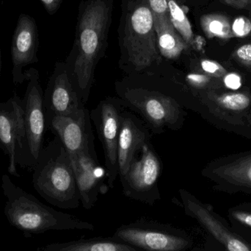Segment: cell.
Masks as SVG:
<instances>
[{
	"label": "cell",
	"mask_w": 251,
	"mask_h": 251,
	"mask_svg": "<svg viewBox=\"0 0 251 251\" xmlns=\"http://www.w3.org/2000/svg\"><path fill=\"white\" fill-rule=\"evenodd\" d=\"M32 170L34 189L49 203L65 210L80 206L72 160L58 137L43 147Z\"/></svg>",
	"instance_id": "2"
},
{
	"label": "cell",
	"mask_w": 251,
	"mask_h": 251,
	"mask_svg": "<svg viewBox=\"0 0 251 251\" xmlns=\"http://www.w3.org/2000/svg\"><path fill=\"white\" fill-rule=\"evenodd\" d=\"M226 4L235 8H245L251 4V0H224Z\"/></svg>",
	"instance_id": "30"
},
{
	"label": "cell",
	"mask_w": 251,
	"mask_h": 251,
	"mask_svg": "<svg viewBox=\"0 0 251 251\" xmlns=\"http://www.w3.org/2000/svg\"><path fill=\"white\" fill-rule=\"evenodd\" d=\"M38 31L35 21L26 14L20 15L12 42L13 82L22 84L26 81V72L22 69L37 61Z\"/></svg>",
	"instance_id": "14"
},
{
	"label": "cell",
	"mask_w": 251,
	"mask_h": 251,
	"mask_svg": "<svg viewBox=\"0 0 251 251\" xmlns=\"http://www.w3.org/2000/svg\"><path fill=\"white\" fill-rule=\"evenodd\" d=\"M224 84L230 89H238L242 85L241 77L236 73H227L224 76Z\"/></svg>",
	"instance_id": "28"
},
{
	"label": "cell",
	"mask_w": 251,
	"mask_h": 251,
	"mask_svg": "<svg viewBox=\"0 0 251 251\" xmlns=\"http://www.w3.org/2000/svg\"><path fill=\"white\" fill-rule=\"evenodd\" d=\"M201 66L205 73L212 76L216 77V78H221L226 75V69L218 62L215 60H208V59H203L201 61Z\"/></svg>",
	"instance_id": "24"
},
{
	"label": "cell",
	"mask_w": 251,
	"mask_h": 251,
	"mask_svg": "<svg viewBox=\"0 0 251 251\" xmlns=\"http://www.w3.org/2000/svg\"><path fill=\"white\" fill-rule=\"evenodd\" d=\"M38 251H137V249L114 237H94L66 243H51L37 249Z\"/></svg>",
	"instance_id": "17"
},
{
	"label": "cell",
	"mask_w": 251,
	"mask_h": 251,
	"mask_svg": "<svg viewBox=\"0 0 251 251\" xmlns=\"http://www.w3.org/2000/svg\"><path fill=\"white\" fill-rule=\"evenodd\" d=\"M108 11L104 0H95L87 6L81 19L79 54L74 71L79 95L84 104L88 100L94 64L102 45Z\"/></svg>",
	"instance_id": "4"
},
{
	"label": "cell",
	"mask_w": 251,
	"mask_h": 251,
	"mask_svg": "<svg viewBox=\"0 0 251 251\" xmlns=\"http://www.w3.org/2000/svg\"><path fill=\"white\" fill-rule=\"evenodd\" d=\"M234 217L239 222L251 227V214L236 212L234 213Z\"/></svg>",
	"instance_id": "29"
},
{
	"label": "cell",
	"mask_w": 251,
	"mask_h": 251,
	"mask_svg": "<svg viewBox=\"0 0 251 251\" xmlns=\"http://www.w3.org/2000/svg\"><path fill=\"white\" fill-rule=\"evenodd\" d=\"M118 94L125 106L138 115L156 135L177 131L185 122L188 103L174 93L147 86L125 85Z\"/></svg>",
	"instance_id": "3"
},
{
	"label": "cell",
	"mask_w": 251,
	"mask_h": 251,
	"mask_svg": "<svg viewBox=\"0 0 251 251\" xmlns=\"http://www.w3.org/2000/svg\"><path fill=\"white\" fill-rule=\"evenodd\" d=\"M0 68H1V54H0Z\"/></svg>",
	"instance_id": "32"
},
{
	"label": "cell",
	"mask_w": 251,
	"mask_h": 251,
	"mask_svg": "<svg viewBox=\"0 0 251 251\" xmlns=\"http://www.w3.org/2000/svg\"><path fill=\"white\" fill-rule=\"evenodd\" d=\"M186 80L190 85L198 88H203L210 82L209 76L202 74H189Z\"/></svg>",
	"instance_id": "27"
},
{
	"label": "cell",
	"mask_w": 251,
	"mask_h": 251,
	"mask_svg": "<svg viewBox=\"0 0 251 251\" xmlns=\"http://www.w3.org/2000/svg\"><path fill=\"white\" fill-rule=\"evenodd\" d=\"M80 195L81 204L86 210L92 209L103 188L105 169L99 163L96 150H84L69 155Z\"/></svg>",
	"instance_id": "12"
},
{
	"label": "cell",
	"mask_w": 251,
	"mask_h": 251,
	"mask_svg": "<svg viewBox=\"0 0 251 251\" xmlns=\"http://www.w3.org/2000/svg\"><path fill=\"white\" fill-rule=\"evenodd\" d=\"M45 116L71 115L85 109L84 103L66 71L59 72L49 85L44 97Z\"/></svg>",
	"instance_id": "15"
},
{
	"label": "cell",
	"mask_w": 251,
	"mask_h": 251,
	"mask_svg": "<svg viewBox=\"0 0 251 251\" xmlns=\"http://www.w3.org/2000/svg\"><path fill=\"white\" fill-rule=\"evenodd\" d=\"M217 103L228 110L240 112L248 109L251 98L244 93H227L216 98Z\"/></svg>",
	"instance_id": "22"
},
{
	"label": "cell",
	"mask_w": 251,
	"mask_h": 251,
	"mask_svg": "<svg viewBox=\"0 0 251 251\" xmlns=\"http://www.w3.org/2000/svg\"><path fill=\"white\" fill-rule=\"evenodd\" d=\"M29 81L23 100L25 111V138L17 165L22 168L33 169L43 149L47 128L44 106V94L37 71L26 72Z\"/></svg>",
	"instance_id": "6"
},
{
	"label": "cell",
	"mask_w": 251,
	"mask_h": 251,
	"mask_svg": "<svg viewBox=\"0 0 251 251\" xmlns=\"http://www.w3.org/2000/svg\"><path fill=\"white\" fill-rule=\"evenodd\" d=\"M168 2L169 0H149L152 13L156 16H170Z\"/></svg>",
	"instance_id": "26"
},
{
	"label": "cell",
	"mask_w": 251,
	"mask_h": 251,
	"mask_svg": "<svg viewBox=\"0 0 251 251\" xmlns=\"http://www.w3.org/2000/svg\"><path fill=\"white\" fill-rule=\"evenodd\" d=\"M203 173L237 187L251 188V156L236 159L222 166L208 167Z\"/></svg>",
	"instance_id": "19"
},
{
	"label": "cell",
	"mask_w": 251,
	"mask_h": 251,
	"mask_svg": "<svg viewBox=\"0 0 251 251\" xmlns=\"http://www.w3.org/2000/svg\"><path fill=\"white\" fill-rule=\"evenodd\" d=\"M159 53L168 59H176L189 45L177 32L170 16L153 15Z\"/></svg>",
	"instance_id": "18"
},
{
	"label": "cell",
	"mask_w": 251,
	"mask_h": 251,
	"mask_svg": "<svg viewBox=\"0 0 251 251\" xmlns=\"http://www.w3.org/2000/svg\"><path fill=\"white\" fill-rule=\"evenodd\" d=\"M200 22L203 32L209 38L226 40L234 37L231 30V22L224 15L218 13L204 15L201 18Z\"/></svg>",
	"instance_id": "20"
},
{
	"label": "cell",
	"mask_w": 251,
	"mask_h": 251,
	"mask_svg": "<svg viewBox=\"0 0 251 251\" xmlns=\"http://www.w3.org/2000/svg\"><path fill=\"white\" fill-rule=\"evenodd\" d=\"M125 46L128 60L140 72L159 61V50L153 13L150 7L143 4L136 7L126 19Z\"/></svg>",
	"instance_id": "8"
},
{
	"label": "cell",
	"mask_w": 251,
	"mask_h": 251,
	"mask_svg": "<svg viewBox=\"0 0 251 251\" xmlns=\"http://www.w3.org/2000/svg\"><path fill=\"white\" fill-rule=\"evenodd\" d=\"M182 206L188 216L197 220L218 241L230 251H249L250 248L233 235L217 221L205 205L185 190H179Z\"/></svg>",
	"instance_id": "16"
},
{
	"label": "cell",
	"mask_w": 251,
	"mask_h": 251,
	"mask_svg": "<svg viewBox=\"0 0 251 251\" xmlns=\"http://www.w3.org/2000/svg\"><path fill=\"white\" fill-rule=\"evenodd\" d=\"M151 134L140 116L124 111L118 143L119 177L125 175L142 148L150 142Z\"/></svg>",
	"instance_id": "13"
},
{
	"label": "cell",
	"mask_w": 251,
	"mask_h": 251,
	"mask_svg": "<svg viewBox=\"0 0 251 251\" xmlns=\"http://www.w3.org/2000/svg\"><path fill=\"white\" fill-rule=\"evenodd\" d=\"M25 138V111L23 101L16 94L7 102L0 103V148L9 159L7 171L19 177L17 160Z\"/></svg>",
	"instance_id": "10"
},
{
	"label": "cell",
	"mask_w": 251,
	"mask_h": 251,
	"mask_svg": "<svg viewBox=\"0 0 251 251\" xmlns=\"http://www.w3.org/2000/svg\"><path fill=\"white\" fill-rule=\"evenodd\" d=\"M41 1L45 6L46 9L50 13H52L57 10L62 0H41Z\"/></svg>",
	"instance_id": "31"
},
{
	"label": "cell",
	"mask_w": 251,
	"mask_h": 251,
	"mask_svg": "<svg viewBox=\"0 0 251 251\" xmlns=\"http://www.w3.org/2000/svg\"><path fill=\"white\" fill-rule=\"evenodd\" d=\"M231 30L234 37L244 38L251 32V20L246 16H239L231 24Z\"/></svg>",
	"instance_id": "23"
},
{
	"label": "cell",
	"mask_w": 251,
	"mask_h": 251,
	"mask_svg": "<svg viewBox=\"0 0 251 251\" xmlns=\"http://www.w3.org/2000/svg\"><path fill=\"white\" fill-rule=\"evenodd\" d=\"M124 106L122 100L108 98L90 112L104 151L106 178L111 189L119 176L118 143Z\"/></svg>",
	"instance_id": "9"
},
{
	"label": "cell",
	"mask_w": 251,
	"mask_h": 251,
	"mask_svg": "<svg viewBox=\"0 0 251 251\" xmlns=\"http://www.w3.org/2000/svg\"><path fill=\"white\" fill-rule=\"evenodd\" d=\"M232 56L237 61L251 69V43L237 48Z\"/></svg>",
	"instance_id": "25"
},
{
	"label": "cell",
	"mask_w": 251,
	"mask_h": 251,
	"mask_svg": "<svg viewBox=\"0 0 251 251\" xmlns=\"http://www.w3.org/2000/svg\"><path fill=\"white\" fill-rule=\"evenodd\" d=\"M47 128L58 137L69 155L95 150L91 115L87 109L75 114L46 117Z\"/></svg>",
	"instance_id": "11"
},
{
	"label": "cell",
	"mask_w": 251,
	"mask_h": 251,
	"mask_svg": "<svg viewBox=\"0 0 251 251\" xmlns=\"http://www.w3.org/2000/svg\"><path fill=\"white\" fill-rule=\"evenodd\" d=\"M6 197L4 212L10 225L26 237L49 231H94V225L75 215L55 210L16 186L7 175L1 176Z\"/></svg>",
	"instance_id": "1"
},
{
	"label": "cell",
	"mask_w": 251,
	"mask_h": 251,
	"mask_svg": "<svg viewBox=\"0 0 251 251\" xmlns=\"http://www.w3.org/2000/svg\"><path fill=\"white\" fill-rule=\"evenodd\" d=\"M163 164L151 142L142 148L125 175L119 177L122 191L131 200L153 206L161 200L159 181Z\"/></svg>",
	"instance_id": "7"
},
{
	"label": "cell",
	"mask_w": 251,
	"mask_h": 251,
	"mask_svg": "<svg viewBox=\"0 0 251 251\" xmlns=\"http://www.w3.org/2000/svg\"><path fill=\"white\" fill-rule=\"evenodd\" d=\"M113 237L138 251H182L190 249L193 244L183 230L145 218L121 225Z\"/></svg>",
	"instance_id": "5"
},
{
	"label": "cell",
	"mask_w": 251,
	"mask_h": 251,
	"mask_svg": "<svg viewBox=\"0 0 251 251\" xmlns=\"http://www.w3.org/2000/svg\"><path fill=\"white\" fill-rule=\"evenodd\" d=\"M168 7L170 19L174 28L188 45L192 44L193 40V29L187 15L176 0H169Z\"/></svg>",
	"instance_id": "21"
}]
</instances>
